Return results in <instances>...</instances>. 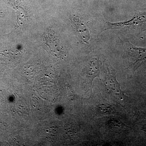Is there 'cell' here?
<instances>
[{
	"label": "cell",
	"mask_w": 146,
	"mask_h": 146,
	"mask_svg": "<svg viewBox=\"0 0 146 146\" xmlns=\"http://www.w3.org/2000/svg\"><path fill=\"white\" fill-rule=\"evenodd\" d=\"M86 74L88 80V89H91L93 80L96 77L99 76V65L98 58H94L89 61L86 68Z\"/></svg>",
	"instance_id": "4"
},
{
	"label": "cell",
	"mask_w": 146,
	"mask_h": 146,
	"mask_svg": "<svg viewBox=\"0 0 146 146\" xmlns=\"http://www.w3.org/2000/svg\"><path fill=\"white\" fill-rule=\"evenodd\" d=\"M146 23V12H140L135 13L134 17L130 21L118 23H108L111 27H122L136 26Z\"/></svg>",
	"instance_id": "6"
},
{
	"label": "cell",
	"mask_w": 146,
	"mask_h": 146,
	"mask_svg": "<svg viewBox=\"0 0 146 146\" xmlns=\"http://www.w3.org/2000/svg\"><path fill=\"white\" fill-rule=\"evenodd\" d=\"M72 22L73 27L78 36L84 42L88 44V42L91 38V35L89 30L85 25L83 23L78 17H72Z\"/></svg>",
	"instance_id": "5"
},
{
	"label": "cell",
	"mask_w": 146,
	"mask_h": 146,
	"mask_svg": "<svg viewBox=\"0 0 146 146\" xmlns=\"http://www.w3.org/2000/svg\"><path fill=\"white\" fill-rule=\"evenodd\" d=\"M1 7L0 6V7ZM7 15V12L4 9L2 8H0V26L1 25L4 19L5 18Z\"/></svg>",
	"instance_id": "7"
},
{
	"label": "cell",
	"mask_w": 146,
	"mask_h": 146,
	"mask_svg": "<svg viewBox=\"0 0 146 146\" xmlns=\"http://www.w3.org/2000/svg\"><path fill=\"white\" fill-rule=\"evenodd\" d=\"M104 82L106 87L110 90L112 94L121 100H123L124 95L121 91L119 84L116 80V76L113 73L110 72L109 69H108V73Z\"/></svg>",
	"instance_id": "3"
},
{
	"label": "cell",
	"mask_w": 146,
	"mask_h": 146,
	"mask_svg": "<svg viewBox=\"0 0 146 146\" xmlns=\"http://www.w3.org/2000/svg\"><path fill=\"white\" fill-rule=\"evenodd\" d=\"M129 62L128 69L134 72L146 62V48H138L127 41L123 44Z\"/></svg>",
	"instance_id": "1"
},
{
	"label": "cell",
	"mask_w": 146,
	"mask_h": 146,
	"mask_svg": "<svg viewBox=\"0 0 146 146\" xmlns=\"http://www.w3.org/2000/svg\"><path fill=\"white\" fill-rule=\"evenodd\" d=\"M44 44L47 46L49 52L55 57H59L62 53V48L59 40L52 31H48L43 35Z\"/></svg>",
	"instance_id": "2"
}]
</instances>
